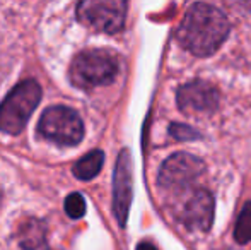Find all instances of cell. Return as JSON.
Masks as SVG:
<instances>
[{
  "label": "cell",
  "mask_w": 251,
  "mask_h": 250,
  "mask_svg": "<svg viewBox=\"0 0 251 250\" xmlns=\"http://www.w3.org/2000/svg\"><path fill=\"white\" fill-rule=\"evenodd\" d=\"M229 34V21L210 3H193L183 16L176 40L195 57H208L219 50Z\"/></svg>",
  "instance_id": "6da1fadb"
},
{
  "label": "cell",
  "mask_w": 251,
  "mask_h": 250,
  "mask_svg": "<svg viewBox=\"0 0 251 250\" xmlns=\"http://www.w3.org/2000/svg\"><path fill=\"white\" fill-rule=\"evenodd\" d=\"M120 72V58L115 52L104 48L84 50L72 60L70 81L80 89H93L115 81Z\"/></svg>",
  "instance_id": "7a4b0ae2"
},
{
  "label": "cell",
  "mask_w": 251,
  "mask_h": 250,
  "mask_svg": "<svg viewBox=\"0 0 251 250\" xmlns=\"http://www.w3.org/2000/svg\"><path fill=\"white\" fill-rule=\"evenodd\" d=\"M171 214L183 228L195 233L210 230L214 221V197L207 189L190 187L181 192L171 194Z\"/></svg>",
  "instance_id": "3957f363"
},
{
  "label": "cell",
  "mask_w": 251,
  "mask_h": 250,
  "mask_svg": "<svg viewBox=\"0 0 251 250\" xmlns=\"http://www.w3.org/2000/svg\"><path fill=\"white\" fill-rule=\"evenodd\" d=\"M41 100V87L36 81H23L0 105V130L17 136L24 130L29 117Z\"/></svg>",
  "instance_id": "277c9868"
},
{
  "label": "cell",
  "mask_w": 251,
  "mask_h": 250,
  "mask_svg": "<svg viewBox=\"0 0 251 250\" xmlns=\"http://www.w3.org/2000/svg\"><path fill=\"white\" fill-rule=\"evenodd\" d=\"M38 134L58 146H75L84 137L82 118L72 108L50 107L41 115Z\"/></svg>",
  "instance_id": "5b68a950"
},
{
  "label": "cell",
  "mask_w": 251,
  "mask_h": 250,
  "mask_svg": "<svg viewBox=\"0 0 251 250\" xmlns=\"http://www.w3.org/2000/svg\"><path fill=\"white\" fill-rule=\"evenodd\" d=\"M77 19L98 33H118L126 19V2L84 0L77 5Z\"/></svg>",
  "instance_id": "8992f818"
},
{
  "label": "cell",
  "mask_w": 251,
  "mask_h": 250,
  "mask_svg": "<svg viewBox=\"0 0 251 250\" xmlns=\"http://www.w3.org/2000/svg\"><path fill=\"white\" fill-rule=\"evenodd\" d=\"M203 173V161L190 153H176L162 163L157 175V185L168 194L181 192L195 185Z\"/></svg>",
  "instance_id": "52a82bcc"
},
{
  "label": "cell",
  "mask_w": 251,
  "mask_h": 250,
  "mask_svg": "<svg viewBox=\"0 0 251 250\" xmlns=\"http://www.w3.org/2000/svg\"><path fill=\"white\" fill-rule=\"evenodd\" d=\"M176 103L183 113H212L219 105V91L207 81H192L183 84L176 93Z\"/></svg>",
  "instance_id": "ba28073f"
},
{
  "label": "cell",
  "mask_w": 251,
  "mask_h": 250,
  "mask_svg": "<svg viewBox=\"0 0 251 250\" xmlns=\"http://www.w3.org/2000/svg\"><path fill=\"white\" fill-rule=\"evenodd\" d=\"M132 202V158L126 149L120 153L113 178V211L120 226H125Z\"/></svg>",
  "instance_id": "9c48e42d"
},
{
  "label": "cell",
  "mask_w": 251,
  "mask_h": 250,
  "mask_svg": "<svg viewBox=\"0 0 251 250\" xmlns=\"http://www.w3.org/2000/svg\"><path fill=\"white\" fill-rule=\"evenodd\" d=\"M102 163H104V153L100 149L91 151L84 158H80L72 168V173L79 180H93L98 173L101 171Z\"/></svg>",
  "instance_id": "30bf717a"
},
{
  "label": "cell",
  "mask_w": 251,
  "mask_h": 250,
  "mask_svg": "<svg viewBox=\"0 0 251 250\" xmlns=\"http://www.w3.org/2000/svg\"><path fill=\"white\" fill-rule=\"evenodd\" d=\"M45 237H47L45 224L38 220H29L23 226V230H21L19 240H21V245L26 250H34L43 244Z\"/></svg>",
  "instance_id": "8fae6325"
},
{
  "label": "cell",
  "mask_w": 251,
  "mask_h": 250,
  "mask_svg": "<svg viewBox=\"0 0 251 250\" xmlns=\"http://www.w3.org/2000/svg\"><path fill=\"white\" fill-rule=\"evenodd\" d=\"M234 238L238 244H250L251 242V202H246L239 213V218L234 226Z\"/></svg>",
  "instance_id": "7c38bea8"
},
{
  "label": "cell",
  "mask_w": 251,
  "mask_h": 250,
  "mask_svg": "<svg viewBox=\"0 0 251 250\" xmlns=\"http://www.w3.org/2000/svg\"><path fill=\"white\" fill-rule=\"evenodd\" d=\"M65 213L72 220H80L86 214V200L79 192H74L67 195L65 199Z\"/></svg>",
  "instance_id": "4fadbf2b"
},
{
  "label": "cell",
  "mask_w": 251,
  "mask_h": 250,
  "mask_svg": "<svg viewBox=\"0 0 251 250\" xmlns=\"http://www.w3.org/2000/svg\"><path fill=\"white\" fill-rule=\"evenodd\" d=\"M171 134L176 137V139H197L199 137V134L195 132L193 129H190V127H185V125H171Z\"/></svg>",
  "instance_id": "5bb4252c"
},
{
  "label": "cell",
  "mask_w": 251,
  "mask_h": 250,
  "mask_svg": "<svg viewBox=\"0 0 251 250\" xmlns=\"http://www.w3.org/2000/svg\"><path fill=\"white\" fill-rule=\"evenodd\" d=\"M137 250H157V247L154 244H151V242H140L137 245Z\"/></svg>",
  "instance_id": "9a60e30c"
}]
</instances>
